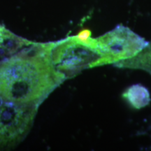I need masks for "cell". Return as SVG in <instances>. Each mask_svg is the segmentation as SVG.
Here are the masks:
<instances>
[{"label": "cell", "instance_id": "1", "mask_svg": "<svg viewBox=\"0 0 151 151\" xmlns=\"http://www.w3.org/2000/svg\"><path fill=\"white\" fill-rule=\"evenodd\" d=\"M51 47L33 43L0 60V99L39 107L66 80L53 66Z\"/></svg>", "mask_w": 151, "mask_h": 151}, {"label": "cell", "instance_id": "2", "mask_svg": "<svg viewBox=\"0 0 151 151\" xmlns=\"http://www.w3.org/2000/svg\"><path fill=\"white\" fill-rule=\"evenodd\" d=\"M50 57L53 66L66 80L89 68L99 60L95 39H82L78 35L52 42Z\"/></svg>", "mask_w": 151, "mask_h": 151}, {"label": "cell", "instance_id": "3", "mask_svg": "<svg viewBox=\"0 0 151 151\" xmlns=\"http://www.w3.org/2000/svg\"><path fill=\"white\" fill-rule=\"evenodd\" d=\"M99 60L95 67L113 65L130 59L148 44V41L126 26L118 24L114 29L95 38Z\"/></svg>", "mask_w": 151, "mask_h": 151}, {"label": "cell", "instance_id": "4", "mask_svg": "<svg viewBox=\"0 0 151 151\" xmlns=\"http://www.w3.org/2000/svg\"><path fill=\"white\" fill-rule=\"evenodd\" d=\"M38 108L0 99V149L11 148L23 140L32 126Z\"/></svg>", "mask_w": 151, "mask_h": 151}, {"label": "cell", "instance_id": "5", "mask_svg": "<svg viewBox=\"0 0 151 151\" xmlns=\"http://www.w3.org/2000/svg\"><path fill=\"white\" fill-rule=\"evenodd\" d=\"M32 43L33 42L18 37L0 24V60L13 55Z\"/></svg>", "mask_w": 151, "mask_h": 151}, {"label": "cell", "instance_id": "6", "mask_svg": "<svg viewBox=\"0 0 151 151\" xmlns=\"http://www.w3.org/2000/svg\"><path fill=\"white\" fill-rule=\"evenodd\" d=\"M122 97L135 109L144 108L151 101L148 90L141 84H135L129 86L123 92Z\"/></svg>", "mask_w": 151, "mask_h": 151}, {"label": "cell", "instance_id": "7", "mask_svg": "<svg viewBox=\"0 0 151 151\" xmlns=\"http://www.w3.org/2000/svg\"><path fill=\"white\" fill-rule=\"evenodd\" d=\"M115 67L124 69H140L151 75V42L141 51L130 59L115 64Z\"/></svg>", "mask_w": 151, "mask_h": 151}]
</instances>
